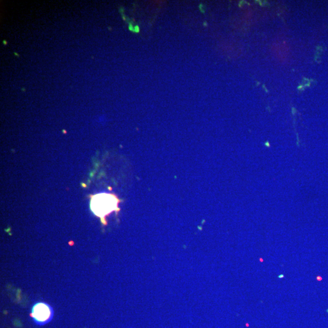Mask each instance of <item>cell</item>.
<instances>
[{
    "label": "cell",
    "instance_id": "obj_2",
    "mask_svg": "<svg viewBox=\"0 0 328 328\" xmlns=\"http://www.w3.org/2000/svg\"><path fill=\"white\" fill-rule=\"evenodd\" d=\"M53 316V310L45 303H38L32 310V317L38 324H45L50 321Z\"/></svg>",
    "mask_w": 328,
    "mask_h": 328
},
{
    "label": "cell",
    "instance_id": "obj_1",
    "mask_svg": "<svg viewBox=\"0 0 328 328\" xmlns=\"http://www.w3.org/2000/svg\"><path fill=\"white\" fill-rule=\"evenodd\" d=\"M119 203L120 199L113 193H98L91 196L90 209L103 225H106V218L112 212L120 211Z\"/></svg>",
    "mask_w": 328,
    "mask_h": 328
}]
</instances>
